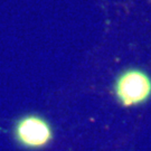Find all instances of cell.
Listing matches in <instances>:
<instances>
[{"label": "cell", "mask_w": 151, "mask_h": 151, "mask_svg": "<svg viewBox=\"0 0 151 151\" xmlns=\"http://www.w3.org/2000/svg\"><path fill=\"white\" fill-rule=\"evenodd\" d=\"M14 134L19 145L25 148L37 149L48 145L53 138L52 128L46 120L36 115H27L15 124Z\"/></svg>", "instance_id": "7a4b0ae2"}, {"label": "cell", "mask_w": 151, "mask_h": 151, "mask_svg": "<svg viewBox=\"0 0 151 151\" xmlns=\"http://www.w3.org/2000/svg\"><path fill=\"white\" fill-rule=\"evenodd\" d=\"M115 93L124 106L143 102L151 94L150 77L141 70H128L118 78Z\"/></svg>", "instance_id": "6da1fadb"}]
</instances>
